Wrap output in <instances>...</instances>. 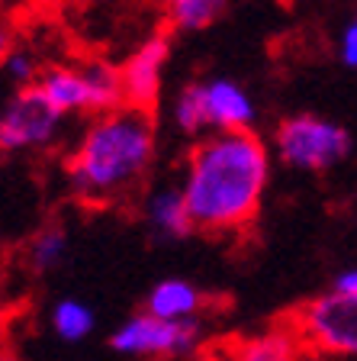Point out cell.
Instances as JSON below:
<instances>
[{
  "instance_id": "cell-5",
  "label": "cell",
  "mask_w": 357,
  "mask_h": 361,
  "mask_svg": "<svg viewBox=\"0 0 357 361\" xmlns=\"http://www.w3.org/2000/svg\"><path fill=\"white\" fill-rule=\"evenodd\" d=\"M274 155L293 171H328L351 155V135L315 113H296L274 129Z\"/></svg>"
},
{
  "instance_id": "cell-23",
  "label": "cell",
  "mask_w": 357,
  "mask_h": 361,
  "mask_svg": "<svg viewBox=\"0 0 357 361\" xmlns=\"http://www.w3.org/2000/svg\"><path fill=\"white\" fill-rule=\"evenodd\" d=\"M0 4H7V0H0Z\"/></svg>"
},
{
  "instance_id": "cell-13",
  "label": "cell",
  "mask_w": 357,
  "mask_h": 361,
  "mask_svg": "<svg viewBox=\"0 0 357 361\" xmlns=\"http://www.w3.org/2000/svg\"><path fill=\"white\" fill-rule=\"evenodd\" d=\"M229 0H164L168 26L177 32H200L223 16Z\"/></svg>"
},
{
  "instance_id": "cell-2",
  "label": "cell",
  "mask_w": 357,
  "mask_h": 361,
  "mask_svg": "<svg viewBox=\"0 0 357 361\" xmlns=\"http://www.w3.org/2000/svg\"><path fill=\"white\" fill-rule=\"evenodd\" d=\"M155 149L158 129L151 110L123 104L97 113L65 161L68 184L84 203L123 200L145 180Z\"/></svg>"
},
{
  "instance_id": "cell-14",
  "label": "cell",
  "mask_w": 357,
  "mask_h": 361,
  "mask_svg": "<svg viewBox=\"0 0 357 361\" xmlns=\"http://www.w3.org/2000/svg\"><path fill=\"white\" fill-rule=\"evenodd\" d=\"M49 323H52L55 336L61 342H84V338L94 332V310L87 307L84 300L77 297H65L52 307V316H49Z\"/></svg>"
},
{
  "instance_id": "cell-9",
  "label": "cell",
  "mask_w": 357,
  "mask_h": 361,
  "mask_svg": "<svg viewBox=\"0 0 357 361\" xmlns=\"http://www.w3.org/2000/svg\"><path fill=\"white\" fill-rule=\"evenodd\" d=\"M203 106H206L209 133H229V129H251L254 126V100L245 87L232 78H213L200 81Z\"/></svg>"
},
{
  "instance_id": "cell-17",
  "label": "cell",
  "mask_w": 357,
  "mask_h": 361,
  "mask_svg": "<svg viewBox=\"0 0 357 361\" xmlns=\"http://www.w3.org/2000/svg\"><path fill=\"white\" fill-rule=\"evenodd\" d=\"M0 68H4V75L10 78V81L16 84V87H32V84L39 81V75H42V68H39V61L32 59L26 49H10V55L4 61H0Z\"/></svg>"
},
{
  "instance_id": "cell-24",
  "label": "cell",
  "mask_w": 357,
  "mask_h": 361,
  "mask_svg": "<svg viewBox=\"0 0 357 361\" xmlns=\"http://www.w3.org/2000/svg\"><path fill=\"white\" fill-rule=\"evenodd\" d=\"M354 20H357V13H354Z\"/></svg>"
},
{
  "instance_id": "cell-12",
  "label": "cell",
  "mask_w": 357,
  "mask_h": 361,
  "mask_svg": "<svg viewBox=\"0 0 357 361\" xmlns=\"http://www.w3.org/2000/svg\"><path fill=\"white\" fill-rule=\"evenodd\" d=\"M303 355L306 348L299 342L296 329L287 323L261 332V336L245 338L242 345H235L232 361H303Z\"/></svg>"
},
{
  "instance_id": "cell-7",
  "label": "cell",
  "mask_w": 357,
  "mask_h": 361,
  "mask_svg": "<svg viewBox=\"0 0 357 361\" xmlns=\"http://www.w3.org/2000/svg\"><path fill=\"white\" fill-rule=\"evenodd\" d=\"M61 123L65 116L42 97L36 84L16 87V94L0 110V155L49 149L58 139Z\"/></svg>"
},
{
  "instance_id": "cell-4",
  "label": "cell",
  "mask_w": 357,
  "mask_h": 361,
  "mask_svg": "<svg viewBox=\"0 0 357 361\" xmlns=\"http://www.w3.org/2000/svg\"><path fill=\"white\" fill-rule=\"evenodd\" d=\"M306 352L322 358H357V293L325 290L287 319Z\"/></svg>"
},
{
  "instance_id": "cell-3",
  "label": "cell",
  "mask_w": 357,
  "mask_h": 361,
  "mask_svg": "<svg viewBox=\"0 0 357 361\" xmlns=\"http://www.w3.org/2000/svg\"><path fill=\"white\" fill-rule=\"evenodd\" d=\"M36 87L61 116H77V113L97 116V113L126 104L123 100V71L119 65L104 59L49 65L42 68Z\"/></svg>"
},
{
  "instance_id": "cell-6",
  "label": "cell",
  "mask_w": 357,
  "mask_h": 361,
  "mask_svg": "<svg viewBox=\"0 0 357 361\" xmlns=\"http://www.w3.org/2000/svg\"><path fill=\"white\" fill-rule=\"evenodd\" d=\"M113 352L126 358H187L203 345L200 319H158L151 313H135L119 323L110 336Z\"/></svg>"
},
{
  "instance_id": "cell-15",
  "label": "cell",
  "mask_w": 357,
  "mask_h": 361,
  "mask_svg": "<svg viewBox=\"0 0 357 361\" xmlns=\"http://www.w3.org/2000/svg\"><path fill=\"white\" fill-rule=\"evenodd\" d=\"M171 120L184 135H206V106H203V87L200 81L180 87V94L171 104Z\"/></svg>"
},
{
  "instance_id": "cell-21",
  "label": "cell",
  "mask_w": 357,
  "mask_h": 361,
  "mask_svg": "<svg viewBox=\"0 0 357 361\" xmlns=\"http://www.w3.org/2000/svg\"><path fill=\"white\" fill-rule=\"evenodd\" d=\"M0 338H4V310H0Z\"/></svg>"
},
{
  "instance_id": "cell-18",
  "label": "cell",
  "mask_w": 357,
  "mask_h": 361,
  "mask_svg": "<svg viewBox=\"0 0 357 361\" xmlns=\"http://www.w3.org/2000/svg\"><path fill=\"white\" fill-rule=\"evenodd\" d=\"M338 59L348 68H357V20H351L338 39Z\"/></svg>"
},
{
  "instance_id": "cell-22",
  "label": "cell",
  "mask_w": 357,
  "mask_h": 361,
  "mask_svg": "<svg viewBox=\"0 0 357 361\" xmlns=\"http://www.w3.org/2000/svg\"><path fill=\"white\" fill-rule=\"evenodd\" d=\"M280 4H287V7H293V4H299V0H280Z\"/></svg>"
},
{
  "instance_id": "cell-19",
  "label": "cell",
  "mask_w": 357,
  "mask_h": 361,
  "mask_svg": "<svg viewBox=\"0 0 357 361\" xmlns=\"http://www.w3.org/2000/svg\"><path fill=\"white\" fill-rule=\"evenodd\" d=\"M10 49H13V23H10L7 10L0 7V61L10 55Z\"/></svg>"
},
{
  "instance_id": "cell-16",
  "label": "cell",
  "mask_w": 357,
  "mask_h": 361,
  "mask_svg": "<svg viewBox=\"0 0 357 361\" xmlns=\"http://www.w3.org/2000/svg\"><path fill=\"white\" fill-rule=\"evenodd\" d=\"M68 255V235L61 226H45V229H39L36 235H32L30 242V268L39 271V274H45V271H52L61 264V258Z\"/></svg>"
},
{
  "instance_id": "cell-1",
  "label": "cell",
  "mask_w": 357,
  "mask_h": 361,
  "mask_svg": "<svg viewBox=\"0 0 357 361\" xmlns=\"http://www.w3.org/2000/svg\"><path fill=\"white\" fill-rule=\"evenodd\" d=\"M270 184V149L254 129L206 133L187 155L184 190L194 226L209 235L248 229Z\"/></svg>"
},
{
  "instance_id": "cell-20",
  "label": "cell",
  "mask_w": 357,
  "mask_h": 361,
  "mask_svg": "<svg viewBox=\"0 0 357 361\" xmlns=\"http://www.w3.org/2000/svg\"><path fill=\"white\" fill-rule=\"evenodd\" d=\"M332 290H338V293H357V268L338 271L335 281H332Z\"/></svg>"
},
{
  "instance_id": "cell-8",
  "label": "cell",
  "mask_w": 357,
  "mask_h": 361,
  "mask_svg": "<svg viewBox=\"0 0 357 361\" xmlns=\"http://www.w3.org/2000/svg\"><path fill=\"white\" fill-rule=\"evenodd\" d=\"M168 59H171V39L164 32H155L142 45H135V52L119 65V71H123V100L129 106L151 110L158 104Z\"/></svg>"
},
{
  "instance_id": "cell-10",
  "label": "cell",
  "mask_w": 357,
  "mask_h": 361,
  "mask_svg": "<svg viewBox=\"0 0 357 361\" xmlns=\"http://www.w3.org/2000/svg\"><path fill=\"white\" fill-rule=\"evenodd\" d=\"M142 216L149 223L151 235L168 242L187 239L190 233H196L194 216L187 210L184 190L180 184H164V188H155L149 197H145V207H142Z\"/></svg>"
},
{
  "instance_id": "cell-11",
  "label": "cell",
  "mask_w": 357,
  "mask_h": 361,
  "mask_svg": "<svg viewBox=\"0 0 357 361\" xmlns=\"http://www.w3.org/2000/svg\"><path fill=\"white\" fill-rule=\"evenodd\" d=\"M203 307H206V297L203 290L187 278H164L145 297V313L158 316V319H200Z\"/></svg>"
}]
</instances>
